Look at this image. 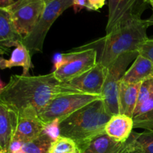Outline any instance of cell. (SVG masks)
<instances>
[{
    "label": "cell",
    "mask_w": 153,
    "mask_h": 153,
    "mask_svg": "<svg viewBox=\"0 0 153 153\" xmlns=\"http://www.w3.org/2000/svg\"><path fill=\"white\" fill-rule=\"evenodd\" d=\"M120 153H153V131H132Z\"/></svg>",
    "instance_id": "17"
},
{
    "label": "cell",
    "mask_w": 153,
    "mask_h": 153,
    "mask_svg": "<svg viewBox=\"0 0 153 153\" xmlns=\"http://www.w3.org/2000/svg\"><path fill=\"white\" fill-rule=\"evenodd\" d=\"M111 117L103 100H96L60 123L61 136L73 140L82 152L96 137L105 133V126Z\"/></svg>",
    "instance_id": "3"
},
{
    "label": "cell",
    "mask_w": 153,
    "mask_h": 153,
    "mask_svg": "<svg viewBox=\"0 0 153 153\" xmlns=\"http://www.w3.org/2000/svg\"><path fill=\"white\" fill-rule=\"evenodd\" d=\"M149 5L152 6L153 9V0H149Z\"/></svg>",
    "instance_id": "33"
},
{
    "label": "cell",
    "mask_w": 153,
    "mask_h": 153,
    "mask_svg": "<svg viewBox=\"0 0 153 153\" xmlns=\"http://www.w3.org/2000/svg\"><path fill=\"white\" fill-rule=\"evenodd\" d=\"M124 143H120L104 133L96 137L81 153H120Z\"/></svg>",
    "instance_id": "20"
},
{
    "label": "cell",
    "mask_w": 153,
    "mask_h": 153,
    "mask_svg": "<svg viewBox=\"0 0 153 153\" xmlns=\"http://www.w3.org/2000/svg\"><path fill=\"white\" fill-rule=\"evenodd\" d=\"M149 82H150L151 88H152V91H153V77L149 78Z\"/></svg>",
    "instance_id": "32"
},
{
    "label": "cell",
    "mask_w": 153,
    "mask_h": 153,
    "mask_svg": "<svg viewBox=\"0 0 153 153\" xmlns=\"http://www.w3.org/2000/svg\"><path fill=\"white\" fill-rule=\"evenodd\" d=\"M138 52L124 54L117 58L108 68V73L102 96L107 111L111 116L119 114V89L123 76L127 67L138 55Z\"/></svg>",
    "instance_id": "6"
},
{
    "label": "cell",
    "mask_w": 153,
    "mask_h": 153,
    "mask_svg": "<svg viewBox=\"0 0 153 153\" xmlns=\"http://www.w3.org/2000/svg\"><path fill=\"white\" fill-rule=\"evenodd\" d=\"M46 7L43 0H17L6 7L16 31L25 37L32 31Z\"/></svg>",
    "instance_id": "7"
},
{
    "label": "cell",
    "mask_w": 153,
    "mask_h": 153,
    "mask_svg": "<svg viewBox=\"0 0 153 153\" xmlns=\"http://www.w3.org/2000/svg\"><path fill=\"white\" fill-rule=\"evenodd\" d=\"M65 53L64 62L53 71L55 78L61 82H68L79 77L97 64V53L94 49H75Z\"/></svg>",
    "instance_id": "8"
},
{
    "label": "cell",
    "mask_w": 153,
    "mask_h": 153,
    "mask_svg": "<svg viewBox=\"0 0 153 153\" xmlns=\"http://www.w3.org/2000/svg\"><path fill=\"white\" fill-rule=\"evenodd\" d=\"M86 6L87 0H73V7L76 13L82 10L84 7H86Z\"/></svg>",
    "instance_id": "27"
},
{
    "label": "cell",
    "mask_w": 153,
    "mask_h": 153,
    "mask_svg": "<svg viewBox=\"0 0 153 153\" xmlns=\"http://www.w3.org/2000/svg\"><path fill=\"white\" fill-rule=\"evenodd\" d=\"M77 151V145L73 140L60 136L54 140L48 153H75Z\"/></svg>",
    "instance_id": "22"
},
{
    "label": "cell",
    "mask_w": 153,
    "mask_h": 153,
    "mask_svg": "<svg viewBox=\"0 0 153 153\" xmlns=\"http://www.w3.org/2000/svg\"><path fill=\"white\" fill-rule=\"evenodd\" d=\"M16 124L15 114L0 102V150L5 153H8Z\"/></svg>",
    "instance_id": "12"
},
{
    "label": "cell",
    "mask_w": 153,
    "mask_h": 153,
    "mask_svg": "<svg viewBox=\"0 0 153 153\" xmlns=\"http://www.w3.org/2000/svg\"><path fill=\"white\" fill-rule=\"evenodd\" d=\"M132 120L134 128L153 131V91L148 100L136 106Z\"/></svg>",
    "instance_id": "19"
},
{
    "label": "cell",
    "mask_w": 153,
    "mask_h": 153,
    "mask_svg": "<svg viewBox=\"0 0 153 153\" xmlns=\"http://www.w3.org/2000/svg\"><path fill=\"white\" fill-rule=\"evenodd\" d=\"M106 0H87L86 8L89 10H99L105 4Z\"/></svg>",
    "instance_id": "25"
},
{
    "label": "cell",
    "mask_w": 153,
    "mask_h": 153,
    "mask_svg": "<svg viewBox=\"0 0 153 153\" xmlns=\"http://www.w3.org/2000/svg\"><path fill=\"white\" fill-rule=\"evenodd\" d=\"M44 131L46 134L49 136L53 140L61 136L60 132V123L58 120H54L45 126Z\"/></svg>",
    "instance_id": "24"
},
{
    "label": "cell",
    "mask_w": 153,
    "mask_h": 153,
    "mask_svg": "<svg viewBox=\"0 0 153 153\" xmlns=\"http://www.w3.org/2000/svg\"><path fill=\"white\" fill-rule=\"evenodd\" d=\"M0 153H5V152H3V151L0 150Z\"/></svg>",
    "instance_id": "35"
},
{
    "label": "cell",
    "mask_w": 153,
    "mask_h": 153,
    "mask_svg": "<svg viewBox=\"0 0 153 153\" xmlns=\"http://www.w3.org/2000/svg\"><path fill=\"white\" fill-rule=\"evenodd\" d=\"M138 54L153 62V37L148 38L138 49Z\"/></svg>",
    "instance_id": "23"
},
{
    "label": "cell",
    "mask_w": 153,
    "mask_h": 153,
    "mask_svg": "<svg viewBox=\"0 0 153 153\" xmlns=\"http://www.w3.org/2000/svg\"><path fill=\"white\" fill-rule=\"evenodd\" d=\"M5 85H4V82H3L1 80V79H0V91H1V90L4 88V86H5Z\"/></svg>",
    "instance_id": "31"
},
{
    "label": "cell",
    "mask_w": 153,
    "mask_h": 153,
    "mask_svg": "<svg viewBox=\"0 0 153 153\" xmlns=\"http://www.w3.org/2000/svg\"><path fill=\"white\" fill-rule=\"evenodd\" d=\"M22 37L16 31L10 13L6 7H0V47L8 50V48L22 43Z\"/></svg>",
    "instance_id": "13"
},
{
    "label": "cell",
    "mask_w": 153,
    "mask_h": 153,
    "mask_svg": "<svg viewBox=\"0 0 153 153\" xmlns=\"http://www.w3.org/2000/svg\"><path fill=\"white\" fill-rule=\"evenodd\" d=\"M64 60H65V53H58L54 55L52 61H53L55 70L59 68L64 64Z\"/></svg>",
    "instance_id": "26"
},
{
    "label": "cell",
    "mask_w": 153,
    "mask_h": 153,
    "mask_svg": "<svg viewBox=\"0 0 153 153\" xmlns=\"http://www.w3.org/2000/svg\"><path fill=\"white\" fill-rule=\"evenodd\" d=\"M148 27L149 26L146 19H133L104 37L75 49H95L97 63L108 68L121 55L129 52H138L140 46L148 39Z\"/></svg>",
    "instance_id": "2"
},
{
    "label": "cell",
    "mask_w": 153,
    "mask_h": 153,
    "mask_svg": "<svg viewBox=\"0 0 153 153\" xmlns=\"http://www.w3.org/2000/svg\"><path fill=\"white\" fill-rule=\"evenodd\" d=\"M146 22L149 25V26H151V25H153V9H152V13L150 16V17L148 18V19H146Z\"/></svg>",
    "instance_id": "29"
},
{
    "label": "cell",
    "mask_w": 153,
    "mask_h": 153,
    "mask_svg": "<svg viewBox=\"0 0 153 153\" xmlns=\"http://www.w3.org/2000/svg\"><path fill=\"white\" fill-rule=\"evenodd\" d=\"M14 1V0H0V7H7L11 5Z\"/></svg>",
    "instance_id": "28"
},
{
    "label": "cell",
    "mask_w": 153,
    "mask_h": 153,
    "mask_svg": "<svg viewBox=\"0 0 153 153\" xmlns=\"http://www.w3.org/2000/svg\"><path fill=\"white\" fill-rule=\"evenodd\" d=\"M107 73V67L97 63L89 71L67 83L83 94L102 95Z\"/></svg>",
    "instance_id": "10"
},
{
    "label": "cell",
    "mask_w": 153,
    "mask_h": 153,
    "mask_svg": "<svg viewBox=\"0 0 153 153\" xmlns=\"http://www.w3.org/2000/svg\"><path fill=\"white\" fill-rule=\"evenodd\" d=\"M75 153H81V152H80V151L79 150V151H77V152H75Z\"/></svg>",
    "instance_id": "36"
},
{
    "label": "cell",
    "mask_w": 153,
    "mask_h": 153,
    "mask_svg": "<svg viewBox=\"0 0 153 153\" xmlns=\"http://www.w3.org/2000/svg\"><path fill=\"white\" fill-rule=\"evenodd\" d=\"M152 70L153 62L138 55L123 76L121 82L130 84L142 83L152 77Z\"/></svg>",
    "instance_id": "15"
},
{
    "label": "cell",
    "mask_w": 153,
    "mask_h": 153,
    "mask_svg": "<svg viewBox=\"0 0 153 153\" xmlns=\"http://www.w3.org/2000/svg\"><path fill=\"white\" fill-rule=\"evenodd\" d=\"M142 83L130 84L120 82L118 98L119 114L132 118Z\"/></svg>",
    "instance_id": "14"
},
{
    "label": "cell",
    "mask_w": 153,
    "mask_h": 153,
    "mask_svg": "<svg viewBox=\"0 0 153 153\" xmlns=\"http://www.w3.org/2000/svg\"><path fill=\"white\" fill-rule=\"evenodd\" d=\"M134 128L132 118L125 114H117L111 116L107 123L105 131L111 138L120 143H125Z\"/></svg>",
    "instance_id": "11"
},
{
    "label": "cell",
    "mask_w": 153,
    "mask_h": 153,
    "mask_svg": "<svg viewBox=\"0 0 153 153\" xmlns=\"http://www.w3.org/2000/svg\"><path fill=\"white\" fill-rule=\"evenodd\" d=\"M22 153H23V152H22Z\"/></svg>",
    "instance_id": "38"
},
{
    "label": "cell",
    "mask_w": 153,
    "mask_h": 153,
    "mask_svg": "<svg viewBox=\"0 0 153 153\" xmlns=\"http://www.w3.org/2000/svg\"><path fill=\"white\" fill-rule=\"evenodd\" d=\"M108 16L106 34L113 32L127 22L140 19L149 6V0H108Z\"/></svg>",
    "instance_id": "9"
},
{
    "label": "cell",
    "mask_w": 153,
    "mask_h": 153,
    "mask_svg": "<svg viewBox=\"0 0 153 153\" xmlns=\"http://www.w3.org/2000/svg\"><path fill=\"white\" fill-rule=\"evenodd\" d=\"M7 51H6L5 49H2V48L0 47V55H3V54H5ZM0 69H1V64H0Z\"/></svg>",
    "instance_id": "30"
},
{
    "label": "cell",
    "mask_w": 153,
    "mask_h": 153,
    "mask_svg": "<svg viewBox=\"0 0 153 153\" xmlns=\"http://www.w3.org/2000/svg\"><path fill=\"white\" fill-rule=\"evenodd\" d=\"M73 4V0H51L46 3V7L37 25L22 40V43L31 56L37 52H43V43L51 26L63 12Z\"/></svg>",
    "instance_id": "4"
},
{
    "label": "cell",
    "mask_w": 153,
    "mask_h": 153,
    "mask_svg": "<svg viewBox=\"0 0 153 153\" xmlns=\"http://www.w3.org/2000/svg\"><path fill=\"white\" fill-rule=\"evenodd\" d=\"M83 94L55 78L53 72L41 76L13 75L0 91V102L15 114L16 120L38 119L50 102L67 94Z\"/></svg>",
    "instance_id": "1"
},
{
    "label": "cell",
    "mask_w": 153,
    "mask_h": 153,
    "mask_svg": "<svg viewBox=\"0 0 153 153\" xmlns=\"http://www.w3.org/2000/svg\"><path fill=\"white\" fill-rule=\"evenodd\" d=\"M0 64L1 70L22 67V76H29V70L33 67L31 54L22 43H19L13 49L9 59L0 58Z\"/></svg>",
    "instance_id": "18"
},
{
    "label": "cell",
    "mask_w": 153,
    "mask_h": 153,
    "mask_svg": "<svg viewBox=\"0 0 153 153\" xmlns=\"http://www.w3.org/2000/svg\"><path fill=\"white\" fill-rule=\"evenodd\" d=\"M152 77H153V70H152Z\"/></svg>",
    "instance_id": "37"
},
{
    "label": "cell",
    "mask_w": 153,
    "mask_h": 153,
    "mask_svg": "<svg viewBox=\"0 0 153 153\" xmlns=\"http://www.w3.org/2000/svg\"><path fill=\"white\" fill-rule=\"evenodd\" d=\"M45 126L39 119L22 118L16 120L13 140L25 143L34 140L44 131Z\"/></svg>",
    "instance_id": "16"
},
{
    "label": "cell",
    "mask_w": 153,
    "mask_h": 153,
    "mask_svg": "<svg viewBox=\"0 0 153 153\" xmlns=\"http://www.w3.org/2000/svg\"><path fill=\"white\" fill-rule=\"evenodd\" d=\"M98 100H103L102 96L88 94L62 95L50 102L39 114L38 119L44 126L54 120L61 123L78 110Z\"/></svg>",
    "instance_id": "5"
},
{
    "label": "cell",
    "mask_w": 153,
    "mask_h": 153,
    "mask_svg": "<svg viewBox=\"0 0 153 153\" xmlns=\"http://www.w3.org/2000/svg\"><path fill=\"white\" fill-rule=\"evenodd\" d=\"M54 140L43 131L34 140L23 143L22 152L23 153H48Z\"/></svg>",
    "instance_id": "21"
},
{
    "label": "cell",
    "mask_w": 153,
    "mask_h": 153,
    "mask_svg": "<svg viewBox=\"0 0 153 153\" xmlns=\"http://www.w3.org/2000/svg\"><path fill=\"white\" fill-rule=\"evenodd\" d=\"M43 1H45V2H48V1H51V0H43Z\"/></svg>",
    "instance_id": "34"
}]
</instances>
